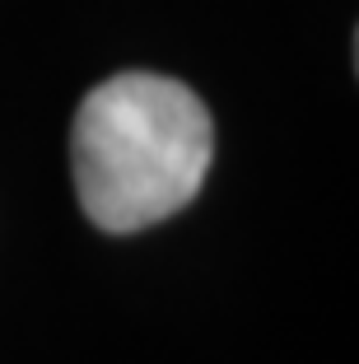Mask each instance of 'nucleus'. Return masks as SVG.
Wrapping results in <instances>:
<instances>
[{
	"label": "nucleus",
	"mask_w": 359,
	"mask_h": 364,
	"mask_svg": "<svg viewBox=\"0 0 359 364\" xmlns=\"http://www.w3.org/2000/svg\"><path fill=\"white\" fill-rule=\"evenodd\" d=\"M215 159V122L182 80L122 70L89 89L70 127L80 205L103 234H136L178 215Z\"/></svg>",
	"instance_id": "1"
},
{
	"label": "nucleus",
	"mask_w": 359,
	"mask_h": 364,
	"mask_svg": "<svg viewBox=\"0 0 359 364\" xmlns=\"http://www.w3.org/2000/svg\"><path fill=\"white\" fill-rule=\"evenodd\" d=\"M355 70H359V28H355Z\"/></svg>",
	"instance_id": "2"
}]
</instances>
